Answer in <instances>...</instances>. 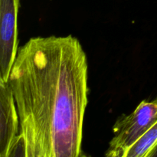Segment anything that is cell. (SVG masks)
Segmentation results:
<instances>
[{"instance_id": "3", "label": "cell", "mask_w": 157, "mask_h": 157, "mask_svg": "<svg viewBox=\"0 0 157 157\" xmlns=\"http://www.w3.org/2000/svg\"><path fill=\"white\" fill-rule=\"evenodd\" d=\"M20 0H0V81L8 82L18 51Z\"/></svg>"}, {"instance_id": "4", "label": "cell", "mask_w": 157, "mask_h": 157, "mask_svg": "<svg viewBox=\"0 0 157 157\" xmlns=\"http://www.w3.org/2000/svg\"><path fill=\"white\" fill-rule=\"evenodd\" d=\"M20 122L9 82L0 81V157H8L19 133Z\"/></svg>"}, {"instance_id": "1", "label": "cell", "mask_w": 157, "mask_h": 157, "mask_svg": "<svg viewBox=\"0 0 157 157\" xmlns=\"http://www.w3.org/2000/svg\"><path fill=\"white\" fill-rule=\"evenodd\" d=\"M87 71L85 52L72 35L35 37L18 48L9 82L20 130L8 157L83 156Z\"/></svg>"}, {"instance_id": "5", "label": "cell", "mask_w": 157, "mask_h": 157, "mask_svg": "<svg viewBox=\"0 0 157 157\" xmlns=\"http://www.w3.org/2000/svg\"><path fill=\"white\" fill-rule=\"evenodd\" d=\"M157 147V118L144 135L126 152L124 157H151Z\"/></svg>"}, {"instance_id": "2", "label": "cell", "mask_w": 157, "mask_h": 157, "mask_svg": "<svg viewBox=\"0 0 157 157\" xmlns=\"http://www.w3.org/2000/svg\"><path fill=\"white\" fill-rule=\"evenodd\" d=\"M157 118V98L143 101L133 113L122 115L113 126L114 136L105 156L124 157L126 152L145 133Z\"/></svg>"}]
</instances>
